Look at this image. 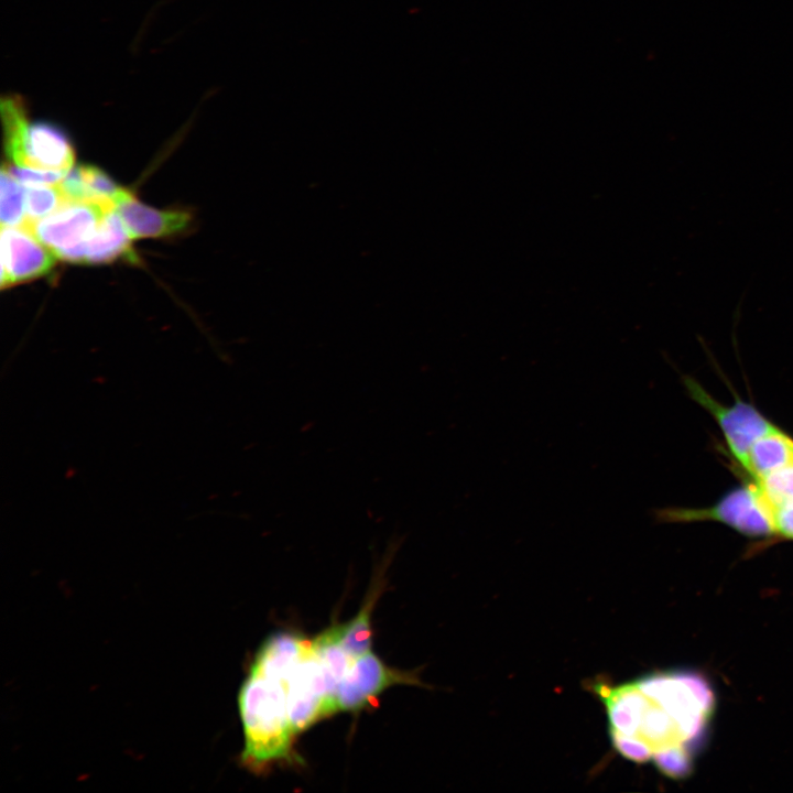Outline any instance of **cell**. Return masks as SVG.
Masks as SVG:
<instances>
[{
	"label": "cell",
	"mask_w": 793,
	"mask_h": 793,
	"mask_svg": "<svg viewBox=\"0 0 793 793\" xmlns=\"http://www.w3.org/2000/svg\"><path fill=\"white\" fill-rule=\"evenodd\" d=\"M757 486L771 509L793 506V461L759 479Z\"/></svg>",
	"instance_id": "cell-18"
},
{
	"label": "cell",
	"mask_w": 793,
	"mask_h": 793,
	"mask_svg": "<svg viewBox=\"0 0 793 793\" xmlns=\"http://www.w3.org/2000/svg\"><path fill=\"white\" fill-rule=\"evenodd\" d=\"M115 210L131 239L173 236L184 231L192 220L186 211L149 207L124 188L115 199Z\"/></svg>",
	"instance_id": "cell-10"
},
{
	"label": "cell",
	"mask_w": 793,
	"mask_h": 793,
	"mask_svg": "<svg viewBox=\"0 0 793 793\" xmlns=\"http://www.w3.org/2000/svg\"><path fill=\"white\" fill-rule=\"evenodd\" d=\"M69 202H93L115 208L121 188L104 171L90 165L72 169L59 183Z\"/></svg>",
	"instance_id": "cell-14"
},
{
	"label": "cell",
	"mask_w": 793,
	"mask_h": 793,
	"mask_svg": "<svg viewBox=\"0 0 793 793\" xmlns=\"http://www.w3.org/2000/svg\"><path fill=\"white\" fill-rule=\"evenodd\" d=\"M637 683L678 721L688 740L698 735L713 711L714 695L695 674L655 673Z\"/></svg>",
	"instance_id": "cell-4"
},
{
	"label": "cell",
	"mask_w": 793,
	"mask_h": 793,
	"mask_svg": "<svg viewBox=\"0 0 793 793\" xmlns=\"http://www.w3.org/2000/svg\"><path fill=\"white\" fill-rule=\"evenodd\" d=\"M343 623L333 624L312 640L315 653L325 678L327 689L328 716L336 713L335 698L338 685L348 671L352 658L341 643Z\"/></svg>",
	"instance_id": "cell-13"
},
{
	"label": "cell",
	"mask_w": 793,
	"mask_h": 793,
	"mask_svg": "<svg viewBox=\"0 0 793 793\" xmlns=\"http://www.w3.org/2000/svg\"><path fill=\"white\" fill-rule=\"evenodd\" d=\"M684 384L691 398L716 419L730 452L741 465L745 464L753 442L775 427L747 403L737 401L732 406H725L713 399L695 380L685 378Z\"/></svg>",
	"instance_id": "cell-8"
},
{
	"label": "cell",
	"mask_w": 793,
	"mask_h": 793,
	"mask_svg": "<svg viewBox=\"0 0 793 793\" xmlns=\"http://www.w3.org/2000/svg\"><path fill=\"white\" fill-rule=\"evenodd\" d=\"M4 150L13 165L39 171L68 173L75 162L74 148L56 124L28 117L3 127Z\"/></svg>",
	"instance_id": "cell-2"
},
{
	"label": "cell",
	"mask_w": 793,
	"mask_h": 793,
	"mask_svg": "<svg viewBox=\"0 0 793 793\" xmlns=\"http://www.w3.org/2000/svg\"><path fill=\"white\" fill-rule=\"evenodd\" d=\"M1 227L21 226L26 219L25 189L3 165L1 169Z\"/></svg>",
	"instance_id": "cell-17"
},
{
	"label": "cell",
	"mask_w": 793,
	"mask_h": 793,
	"mask_svg": "<svg viewBox=\"0 0 793 793\" xmlns=\"http://www.w3.org/2000/svg\"><path fill=\"white\" fill-rule=\"evenodd\" d=\"M652 760L662 773L675 779L686 776L692 769L691 756L685 746L656 753Z\"/></svg>",
	"instance_id": "cell-20"
},
{
	"label": "cell",
	"mask_w": 793,
	"mask_h": 793,
	"mask_svg": "<svg viewBox=\"0 0 793 793\" xmlns=\"http://www.w3.org/2000/svg\"><path fill=\"white\" fill-rule=\"evenodd\" d=\"M6 167L18 182L28 187L56 186L67 174L63 172L39 171L17 165Z\"/></svg>",
	"instance_id": "cell-21"
},
{
	"label": "cell",
	"mask_w": 793,
	"mask_h": 793,
	"mask_svg": "<svg viewBox=\"0 0 793 793\" xmlns=\"http://www.w3.org/2000/svg\"><path fill=\"white\" fill-rule=\"evenodd\" d=\"M654 518L670 523L714 520L748 536L775 533L772 509L757 485L738 488L709 508H664L654 511Z\"/></svg>",
	"instance_id": "cell-3"
},
{
	"label": "cell",
	"mask_w": 793,
	"mask_h": 793,
	"mask_svg": "<svg viewBox=\"0 0 793 793\" xmlns=\"http://www.w3.org/2000/svg\"><path fill=\"white\" fill-rule=\"evenodd\" d=\"M309 644L311 640L301 636L292 633L273 634L259 649L250 670L283 685Z\"/></svg>",
	"instance_id": "cell-12"
},
{
	"label": "cell",
	"mask_w": 793,
	"mask_h": 793,
	"mask_svg": "<svg viewBox=\"0 0 793 793\" xmlns=\"http://www.w3.org/2000/svg\"><path fill=\"white\" fill-rule=\"evenodd\" d=\"M59 184L56 186L28 187L25 189L26 222L40 220L68 203Z\"/></svg>",
	"instance_id": "cell-19"
},
{
	"label": "cell",
	"mask_w": 793,
	"mask_h": 793,
	"mask_svg": "<svg viewBox=\"0 0 793 793\" xmlns=\"http://www.w3.org/2000/svg\"><path fill=\"white\" fill-rule=\"evenodd\" d=\"M775 533L793 540V506L772 508Z\"/></svg>",
	"instance_id": "cell-22"
},
{
	"label": "cell",
	"mask_w": 793,
	"mask_h": 793,
	"mask_svg": "<svg viewBox=\"0 0 793 793\" xmlns=\"http://www.w3.org/2000/svg\"><path fill=\"white\" fill-rule=\"evenodd\" d=\"M287 714L295 734L328 716L327 689L321 664L308 649L283 683Z\"/></svg>",
	"instance_id": "cell-6"
},
{
	"label": "cell",
	"mask_w": 793,
	"mask_h": 793,
	"mask_svg": "<svg viewBox=\"0 0 793 793\" xmlns=\"http://www.w3.org/2000/svg\"><path fill=\"white\" fill-rule=\"evenodd\" d=\"M131 237L115 209L109 210L95 233L83 245L61 251L57 259L72 263L102 264L118 259L134 260Z\"/></svg>",
	"instance_id": "cell-11"
},
{
	"label": "cell",
	"mask_w": 793,
	"mask_h": 793,
	"mask_svg": "<svg viewBox=\"0 0 793 793\" xmlns=\"http://www.w3.org/2000/svg\"><path fill=\"white\" fill-rule=\"evenodd\" d=\"M56 259L24 226L1 227V289L43 276Z\"/></svg>",
	"instance_id": "cell-9"
},
{
	"label": "cell",
	"mask_w": 793,
	"mask_h": 793,
	"mask_svg": "<svg viewBox=\"0 0 793 793\" xmlns=\"http://www.w3.org/2000/svg\"><path fill=\"white\" fill-rule=\"evenodd\" d=\"M379 589L371 591L359 612L348 622L343 623L341 643L345 651L352 658L360 656L371 650L370 612L378 598Z\"/></svg>",
	"instance_id": "cell-16"
},
{
	"label": "cell",
	"mask_w": 793,
	"mask_h": 793,
	"mask_svg": "<svg viewBox=\"0 0 793 793\" xmlns=\"http://www.w3.org/2000/svg\"><path fill=\"white\" fill-rule=\"evenodd\" d=\"M111 209L115 208L93 202H68L53 214L21 226L33 232L56 256L86 242Z\"/></svg>",
	"instance_id": "cell-7"
},
{
	"label": "cell",
	"mask_w": 793,
	"mask_h": 793,
	"mask_svg": "<svg viewBox=\"0 0 793 793\" xmlns=\"http://www.w3.org/2000/svg\"><path fill=\"white\" fill-rule=\"evenodd\" d=\"M245 735L242 762L259 768L287 758L294 735L283 685L250 670L238 694Z\"/></svg>",
	"instance_id": "cell-1"
},
{
	"label": "cell",
	"mask_w": 793,
	"mask_h": 793,
	"mask_svg": "<svg viewBox=\"0 0 793 793\" xmlns=\"http://www.w3.org/2000/svg\"><path fill=\"white\" fill-rule=\"evenodd\" d=\"M793 461V439L774 427L750 446L743 468L758 481Z\"/></svg>",
	"instance_id": "cell-15"
},
{
	"label": "cell",
	"mask_w": 793,
	"mask_h": 793,
	"mask_svg": "<svg viewBox=\"0 0 793 793\" xmlns=\"http://www.w3.org/2000/svg\"><path fill=\"white\" fill-rule=\"evenodd\" d=\"M398 684L422 685L414 672L389 667L370 650L355 658L341 678L335 710H359L384 689Z\"/></svg>",
	"instance_id": "cell-5"
}]
</instances>
